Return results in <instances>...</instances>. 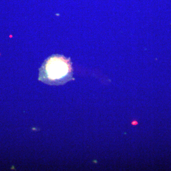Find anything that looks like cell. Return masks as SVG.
Masks as SVG:
<instances>
[{
  "label": "cell",
  "instance_id": "6da1fadb",
  "mask_svg": "<svg viewBox=\"0 0 171 171\" xmlns=\"http://www.w3.org/2000/svg\"><path fill=\"white\" fill-rule=\"evenodd\" d=\"M73 79V69L69 58L53 55L44 61L39 69V80L52 86L62 85Z\"/></svg>",
  "mask_w": 171,
  "mask_h": 171
}]
</instances>
